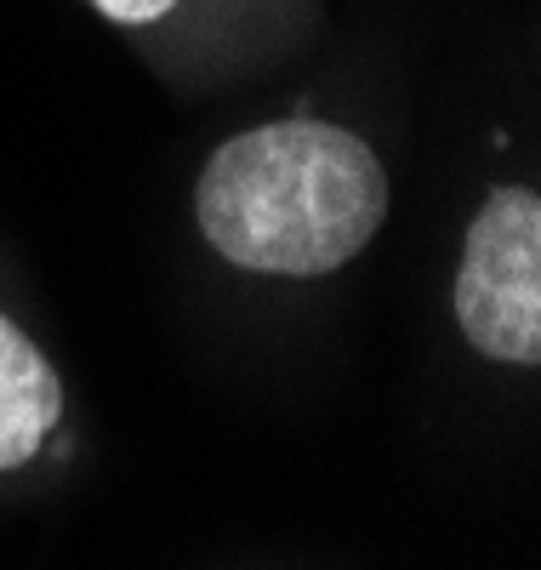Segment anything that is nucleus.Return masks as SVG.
<instances>
[{"label": "nucleus", "instance_id": "nucleus-1", "mask_svg": "<svg viewBox=\"0 0 541 570\" xmlns=\"http://www.w3.org/2000/svg\"><path fill=\"white\" fill-rule=\"evenodd\" d=\"M194 217L234 268L308 279L371 246L387 217V171L342 126L274 120L206 160Z\"/></svg>", "mask_w": 541, "mask_h": 570}, {"label": "nucleus", "instance_id": "nucleus-4", "mask_svg": "<svg viewBox=\"0 0 541 570\" xmlns=\"http://www.w3.org/2000/svg\"><path fill=\"white\" fill-rule=\"evenodd\" d=\"M104 18H115V23H155V18H166L177 0H91Z\"/></svg>", "mask_w": 541, "mask_h": 570}, {"label": "nucleus", "instance_id": "nucleus-3", "mask_svg": "<svg viewBox=\"0 0 541 570\" xmlns=\"http://www.w3.org/2000/svg\"><path fill=\"white\" fill-rule=\"evenodd\" d=\"M58 411H63L58 371L46 365V354L7 314H0V473L29 462L46 445Z\"/></svg>", "mask_w": 541, "mask_h": 570}, {"label": "nucleus", "instance_id": "nucleus-2", "mask_svg": "<svg viewBox=\"0 0 541 570\" xmlns=\"http://www.w3.org/2000/svg\"><path fill=\"white\" fill-rule=\"evenodd\" d=\"M456 320L462 337L490 354L535 365L541 360V200L535 188H490L479 206L462 274H456Z\"/></svg>", "mask_w": 541, "mask_h": 570}]
</instances>
